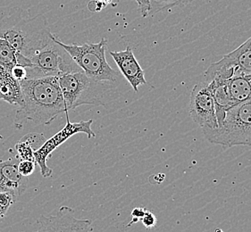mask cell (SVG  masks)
<instances>
[{"mask_svg":"<svg viewBox=\"0 0 251 232\" xmlns=\"http://www.w3.org/2000/svg\"><path fill=\"white\" fill-rule=\"evenodd\" d=\"M190 115L202 130L218 128L214 98L211 91L203 81L198 82L191 91Z\"/></svg>","mask_w":251,"mask_h":232,"instance_id":"ba28073f","label":"cell"},{"mask_svg":"<svg viewBox=\"0 0 251 232\" xmlns=\"http://www.w3.org/2000/svg\"><path fill=\"white\" fill-rule=\"evenodd\" d=\"M146 211H147V210L144 209V208L137 207V208L132 210V212H131V216H132V217L137 218V219H139V220H141V218L144 216Z\"/></svg>","mask_w":251,"mask_h":232,"instance_id":"d4e9b609","label":"cell"},{"mask_svg":"<svg viewBox=\"0 0 251 232\" xmlns=\"http://www.w3.org/2000/svg\"><path fill=\"white\" fill-rule=\"evenodd\" d=\"M26 58L29 60V66L26 68V79L48 76L60 77L74 71H82L68 52L57 42L54 34L48 45Z\"/></svg>","mask_w":251,"mask_h":232,"instance_id":"8992f818","label":"cell"},{"mask_svg":"<svg viewBox=\"0 0 251 232\" xmlns=\"http://www.w3.org/2000/svg\"><path fill=\"white\" fill-rule=\"evenodd\" d=\"M109 54L116 62L121 73L131 84L133 91L138 92L139 87L147 84L144 71L136 59L130 46H127L126 50H110Z\"/></svg>","mask_w":251,"mask_h":232,"instance_id":"30bf717a","label":"cell"},{"mask_svg":"<svg viewBox=\"0 0 251 232\" xmlns=\"http://www.w3.org/2000/svg\"><path fill=\"white\" fill-rule=\"evenodd\" d=\"M250 39H251V38H250Z\"/></svg>","mask_w":251,"mask_h":232,"instance_id":"f1b7e54d","label":"cell"},{"mask_svg":"<svg viewBox=\"0 0 251 232\" xmlns=\"http://www.w3.org/2000/svg\"><path fill=\"white\" fill-rule=\"evenodd\" d=\"M17 65V52L3 39H0V66L10 71Z\"/></svg>","mask_w":251,"mask_h":232,"instance_id":"e0dca14e","label":"cell"},{"mask_svg":"<svg viewBox=\"0 0 251 232\" xmlns=\"http://www.w3.org/2000/svg\"><path fill=\"white\" fill-rule=\"evenodd\" d=\"M56 40L88 77L97 81L114 83L117 81L119 73L115 71L106 61V39L103 38L98 43H84L82 45H67L57 38Z\"/></svg>","mask_w":251,"mask_h":232,"instance_id":"5b68a950","label":"cell"},{"mask_svg":"<svg viewBox=\"0 0 251 232\" xmlns=\"http://www.w3.org/2000/svg\"><path fill=\"white\" fill-rule=\"evenodd\" d=\"M91 220L76 218L73 208L61 207L55 215H41L33 232H91Z\"/></svg>","mask_w":251,"mask_h":232,"instance_id":"9c48e42d","label":"cell"},{"mask_svg":"<svg viewBox=\"0 0 251 232\" xmlns=\"http://www.w3.org/2000/svg\"><path fill=\"white\" fill-rule=\"evenodd\" d=\"M4 190H5V181L1 172V162H0V191H4Z\"/></svg>","mask_w":251,"mask_h":232,"instance_id":"484cf974","label":"cell"},{"mask_svg":"<svg viewBox=\"0 0 251 232\" xmlns=\"http://www.w3.org/2000/svg\"><path fill=\"white\" fill-rule=\"evenodd\" d=\"M45 137L40 133H28L16 143L15 148L20 160L35 162V153L45 143Z\"/></svg>","mask_w":251,"mask_h":232,"instance_id":"9a60e30c","label":"cell"},{"mask_svg":"<svg viewBox=\"0 0 251 232\" xmlns=\"http://www.w3.org/2000/svg\"><path fill=\"white\" fill-rule=\"evenodd\" d=\"M99 1H100L103 4H105L106 5H109V4L113 2V0H99Z\"/></svg>","mask_w":251,"mask_h":232,"instance_id":"83f0119b","label":"cell"},{"mask_svg":"<svg viewBox=\"0 0 251 232\" xmlns=\"http://www.w3.org/2000/svg\"><path fill=\"white\" fill-rule=\"evenodd\" d=\"M0 99L20 107L25 104L20 81L2 66H0Z\"/></svg>","mask_w":251,"mask_h":232,"instance_id":"7c38bea8","label":"cell"},{"mask_svg":"<svg viewBox=\"0 0 251 232\" xmlns=\"http://www.w3.org/2000/svg\"><path fill=\"white\" fill-rule=\"evenodd\" d=\"M7 211H8V210H6L5 208L0 207V222H1V221L5 217Z\"/></svg>","mask_w":251,"mask_h":232,"instance_id":"4316f807","label":"cell"},{"mask_svg":"<svg viewBox=\"0 0 251 232\" xmlns=\"http://www.w3.org/2000/svg\"><path fill=\"white\" fill-rule=\"evenodd\" d=\"M226 57L231 59L238 70L244 73L251 75V39L247 40L235 50L226 55Z\"/></svg>","mask_w":251,"mask_h":232,"instance_id":"2e32d148","label":"cell"},{"mask_svg":"<svg viewBox=\"0 0 251 232\" xmlns=\"http://www.w3.org/2000/svg\"><path fill=\"white\" fill-rule=\"evenodd\" d=\"M194 0H150L151 2V14L155 15L162 11L171 9L176 6L187 5Z\"/></svg>","mask_w":251,"mask_h":232,"instance_id":"ac0fdd59","label":"cell"},{"mask_svg":"<svg viewBox=\"0 0 251 232\" xmlns=\"http://www.w3.org/2000/svg\"><path fill=\"white\" fill-rule=\"evenodd\" d=\"M228 88L235 104L251 99V75L237 71L228 82Z\"/></svg>","mask_w":251,"mask_h":232,"instance_id":"5bb4252c","label":"cell"},{"mask_svg":"<svg viewBox=\"0 0 251 232\" xmlns=\"http://www.w3.org/2000/svg\"><path fill=\"white\" fill-rule=\"evenodd\" d=\"M139 6V10L143 17H147L151 14V2L150 0H134Z\"/></svg>","mask_w":251,"mask_h":232,"instance_id":"603a6c76","label":"cell"},{"mask_svg":"<svg viewBox=\"0 0 251 232\" xmlns=\"http://www.w3.org/2000/svg\"><path fill=\"white\" fill-rule=\"evenodd\" d=\"M66 125L64 127V129H62V131L57 132L50 139L46 140L42 146L34 153L36 164L40 166L41 175L44 178L51 177L53 173V170L48 166L47 162L51 157V154L55 151L58 146H61L67 139H69L71 137L75 135L77 133H84L89 139L96 137L95 132L91 129L93 120L73 123L69 120L68 113H66Z\"/></svg>","mask_w":251,"mask_h":232,"instance_id":"52a82bcc","label":"cell"},{"mask_svg":"<svg viewBox=\"0 0 251 232\" xmlns=\"http://www.w3.org/2000/svg\"><path fill=\"white\" fill-rule=\"evenodd\" d=\"M20 159L17 156L1 162V172L5 181V190L14 193L16 197L21 196L29 185L28 177L23 176L18 170Z\"/></svg>","mask_w":251,"mask_h":232,"instance_id":"8fae6325","label":"cell"},{"mask_svg":"<svg viewBox=\"0 0 251 232\" xmlns=\"http://www.w3.org/2000/svg\"><path fill=\"white\" fill-rule=\"evenodd\" d=\"M141 222L147 229H151L156 226V218L152 212L146 211L144 216L141 218Z\"/></svg>","mask_w":251,"mask_h":232,"instance_id":"7402d4cb","label":"cell"},{"mask_svg":"<svg viewBox=\"0 0 251 232\" xmlns=\"http://www.w3.org/2000/svg\"><path fill=\"white\" fill-rule=\"evenodd\" d=\"M202 131L206 139L216 145L251 146V99L230 108L217 129Z\"/></svg>","mask_w":251,"mask_h":232,"instance_id":"3957f363","label":"cell"},{"mask_svg":"<svg viewBox=\"0 0 251 232\" xmlns=\"http://www.w3.org/2000/svg\"><path fill=\"white\" fill-rule=\"evenodd\" d=\"M106 5L103 4L99 0H91L88 4V8L91 12H100L103 8L106 7Z\"/></svg>","mask_w":251,"mask_h":232,"instance_id":"cb8c5ba5","label":"cell"},{"mask_svg":"<svg viewBox=\"0 0 251 232\" xmlns=\"http://www.w3.org/2000/svg\"><path fill=\"white\" fill-rule=\"evenodd\" d=\"M17 197L14 193L7 190L0 191V207L8 210L11 206L16 201Z\"/></svg>","mask_w":251,"mask_h":232,"instance_id":"d6986e66","label":"cell"},{"mask_svg":"<svg viewBox=\"0 0 251 232\" xmlns=\"http://www.w3.org/2000/svg\"><path fill=\"white\" fill-rule=\"evenodd\" d=\"M35 165L34 161L20 160L18 163V170L23 176L29 177L35 171Z\"/></svg>","mask_w":251,"mask_h":232,"instance_id":"ffe728a7","label":"cell"},{"mask_svg":"<svg viewBox=\"0 0 251 232\" xmlns=\"http://www.w3.org/2000/svg\"><path fill=\"white\" fill-rule=\"evenodd\" d=\"M67 111L83 105L105 106L106 91L113 82L97 81L83 71H74L58 77Z\"/></svg>","mask_w":251,"mask_h":232,"instance_id":"277c9868","label":"cell"},{"mask_svg":"<svg viewBox=\"0 0 251 232\" xmlns=\"http://www.w3.org/2000/svg\"><path fill=\"white\" fill-rule=\"evenodd\" d=\"M11 73H12V75L15 77L16 80H18L19 81L25 80L26 77H27V71H26L25 67L19 66V65H16L11 70Z\"/></svg>","mask_w":251,"mask_h":232,"instance_id":"44dd1931","label":"cell"},{"mask_svg":"<svg viewBox=\"0 0 251 232\" xmlns=\"http://www.w3.org/2000/svg\"><path fill=\"white\" fill-rule=\"evenodd\" d=\"M47 17L38 15L30 17L21 8H13L0 18V39L10 44L17 53L29 57L52 41Z\"/></svg>","mask_w":251,"mask_h":232,"instance_id":"7a4b0ae2","label":"cell"},{"mask_svg":"<svg viewBox=\"0 0 251 232\" xmlns=\"http://www.w3.org/2000/svg\"><path fill=\"white\" fill-rule=\"evenodd\" d=\"M25 104L16 113L15 125L21 129L23 121L49 125L62 113H68L58 77L48 76L20 81Z\"/></svg>","mask_w":251,"mask_h":232,"instance_id":"6da1fadb","label":"cell"},{"mask_svg":"<svg viewBox=\"0 0 251 232\" xmlns=\"http://www.w3.org/2000/svg\"><path fill=\"white\" fill-rule=\"evenodd\" d=\"M239 71L235 64L226 56L221 60L209 66L203 75L206 84H217L229 82L231 77Z\"/></svg>","mask_w":251,"mask_h":232,"instance_id":"4fadbf2b","label":"cell"}]
</instances>
